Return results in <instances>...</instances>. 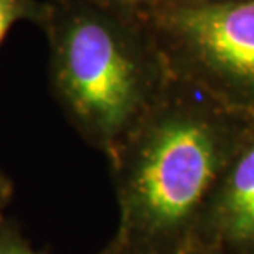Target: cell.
<instances>
[{
	"label": "cell",
	"instance_id": "7a4b0ae2",
	"mask_svg": "<svg viewBox=\"0 0 254 254\" xmlns=\"http://www.w3.org/2000/svg\"><path fill=\"white\" fill-rule=\"evenodd\" d=\"M40 28L55 101L81 139L109 157L174 81L149 23L89 0H48Z\"/></svg>",
	"mask_w": 254,
	"mask_h": 254
},
{
	"label": "cell",
	"instance_id": "5b68a950",
	"mask_svg": "<svg viewBox=\"0 0 254 254\" xmlns=\"http://www.w3.org/2000/svg\"><path fill=\"white\" fill-rule=\"evenodd\" d=\"M47 17V2L40 0H0V43L17 22L35 23L40 28Z\"/></svg>",
	"mask_w": 254,
	"mask_h": 254
},
{
	"label": "cell",
	"instance_id": "277c9868",
	"mask_svg": "<svg viewBox=\"0 0 254 254\" xmlns=\"http://www.w3.org/2000/svg\"><path fill=\"white\" fill-rule=\"evenodd\" d=\"M195 243L254 254V124L206 203Z\"/></svg>",
	"mask_w": 254,
	"mask_h": 254
},
{
	"label": "cell",
	"instance_id": "ba28073f",
	"mask_svg": "<svg viewBox=\"0 0 254 254\" xmlns=\"http://www.w3.org/2000/svg\"><path fill=\"white\" fill-rule=\"evenodd\" d=\"M13 196V184L7 175L0 170V221L5 218V210Z\"/></svg>",
	"mask_w": 254,
	"mask_h": 254
},
{
	"label": "cell",
	"instance_id": "9c48e42d",
	"mask_svg": "<svg viewBox=\"0 0 254 254\" xmlns=\"http://www.w3.org/2000/svg\"><path fill=\"white\" fill-rule=\"evenodd\" d=\"M180 254H228V253L216 250V248H210V246H203V245H198V243H193L191 246H189Z\"/></svg>",
	"mask_w": 254,
	"mask_h": 254
},
{
	"label": "cell",
	"instance_id": "3957f363",
	"mask_svg": "<svg viewBox=\"0 0 254 254\" xmlns=\"http://www.w3.org/2000/svg\"><path fill=\"white\" fill-rule=\"evenodd\" d=\"M145 20L172 78L254 118V0H165Z\"/></svg>",
	"mask_w": 254,
	"mask_h": 254
},
{
	"label": "cell",
	"instance_id": "8992f818",
	"mask_svg": "<svg viewBox=\"0 0 254 254\" xmlns=\"http://www.w3.org/2000/svg\"><path fill=\"white\" fill-rule=\"evenodd\" d=\"M0 254H47L33 250L30 241L22 235L20 228L13 221L3 218L0 221ZM98 254H114L111 245H108Z\"/></svg>",
	"mask_w": 254,
	"mask_h": 254
},
{
	"label": "cell",
	"instance_id": "52a82bcc",
	"mask_svg": "<svg viewBox=\"0 0 254 254\" xmlns=\"http://www.w3.org/2000/svg\"><path fill=\"white\" fill-rule=\"evenodd\" d=\"M89 2L118 13L145 20L164 0H89Z\"/></svg>",
	"mask_w": 254,
	"mask_h": 254
},
{
	"label": "cell",
	"instance_id": "6da1fadb",
	"mask_svg": "<svg viewBox=\"0 0 254 254\" xmlns=\"http://www.w3.org/2000/svg\"><path fill=\"white\" fill-rule=\"evenodd\" d=\"M254 118L175 79L108 157L119 223L114 254H180Z\"/></svg>",
	"mask_w": 254,
	"mask_h": 254
},
{
	"label": "cell",
	"instance_id": "30bf717a",
	"mask_svg": "<svg viewBox=\"0 0 254 254\" xmlns=\"http://www.w3.org/2000/svg\"><path fill=\"white\" fill-rule=\"evenodd\" d=\"M180 2H223V0H180Z\"/></svg>",
	"mask_w": 254,
	"mask_h": 254
}]
</instances>
